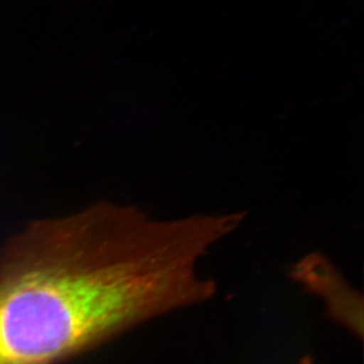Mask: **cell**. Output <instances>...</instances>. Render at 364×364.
<instances>
[{
  "mask_svg": "<svg viewBox=\"0 0 364 364\" xmlns=\"http://www.w3.org/2000/svg\"><path fill=\"white\" fill-rule=\"evenodd\" d=\"M244 213L154 220L100 203L35 224L0 263V364H57L208 302L206 255Z\"/></svg>",
  "mask_w": 364,
  "mask_h": 364,
  "instance_id": "cell-1",
  "label": "cell"
},
{
  "mask_svg": "<svg viewBox=\"0 0 364 364\" xmlns=\"http://www.w3.org/2000/svg\"><path fill=\"white\" fill-rule=\"evenodd\" d=\"M290 277L322 301L329 320L362 340L363 297L326 255L311 252L299 258L290 269Z\"/></svg>",
  "mask_w": 364,
  "mask_h": 364,
  "instance_id": "cell-2",
  "label": "cell"
},
{
  "mask_svg": "<svg viewBox=\"0 0 364 364\" xmlns=\"http://www.w3.org/2000/svg\"><path fill=\"white\" fill-rule=\"evenodd\" d=\"M297 364H314V361L309 356H306V358H301Z\"/></svg>",
  "mask_w": 364,
  "mask_h": 364,
  "instance_id": "cell-3",
  "label": "cell"
}]
</instances>
